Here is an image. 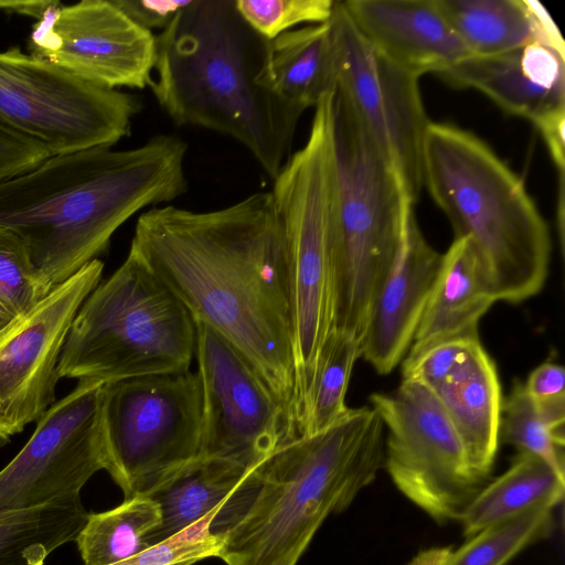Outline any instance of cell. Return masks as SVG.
Segmentation results:
<instances>
[{"label": "cell", "instance_id": "12", "mask_svg": "<svg viewBox=\"0 0 565 565\" xmlns=\"http://www.w3.org/2000/svg\"><path fill=\"white\" fill-rule=\"evenodd\" d=\"M331 22L338 53L334 90L392 162L415 204L424 188V145L430 122L419 90V76L372 46L341 1H335Z\"/></svg>", "mask_w": 565, "mask_h": 565}, {"label": "cell", "instance_id": "39", "mask_svg": "<svg viewBox=\"0 0 565 565\" xmlns=\"http://www.w3.org/2000/svg\"><path fill=\"white\" fill-rule=\"evenodd\" d=\"M58 1L0 0V11L18 13L41 20L47 10Z\"/></svg>", "mask_w": 565, "mask_h": 565}, {"label": "cell", "instance_id": "4", "mask_svg": "<svg viewBox=\"0 0 565 565\" xmlns=\"http://www.w3.org/2000/svg\"><path fill=\"white\" fill-rule=\"evenodd\" d=\"M267 42L234 0H191L156 35L149 87L175 125L234 139L274 179L290 157L302 114L258 83Z\"/></svg>", "mask_w": 565, "mask_h": 565}, {"label": "cell", "instance_id": "35", "mask_svg": "<svg viewBox=\"0 0 565 565\" xmlns=\"http://www.w3.org/2000/svg\"><path fill=\"white\" fill-rule=\"evenodd\" d=\"M525 393L539 415L550 425L565 427V371L554 362L536 366L523 383Z\"/></svg>", "mask_w": 565, "mask_h": 565}, {"label": "cell", "instance_id": "19", "mask_svg": "<svg viewBox=\"0 0 565 565\" xmlns=\"http://www.w3.org/2000/svg\"><path fill=\"white\" fill-rule=\"evenodd\" d=\"M438 76L477 89L532 122L565 108V55L537 42L495 55H470Z\"/></svg>", "mask_w": 565, "mask_h": 565}, {"label": "cell", "instance_id": "1", "mask_svg": "<svg viewBox=\"0 0 565 565\" xmlns=\"http://www.w3.org/2000/svg\"><path fill=\"white\" fill-rule=\"evenodd\" d=\"M129 252L195 322L253 363L295 429L291 275L271 192H255L212 211L150 207L137 220Z\"/></svg>", "mask_w": 565, "mask_h": 565}, {"label": "cell", "instance_id": "40", "mask_svg": "<svg viewBox=\"0 0 565 565\" xmlns=\"http://www.w3.org/2000/svg\"><path fill=\"white\" fill-rule=\"evenodd\" d=\"M451 550L448 546H436L416 554L406 565H445Z\"/></svg>", "mask_w": 565, "mask_h": 565}, {"label": "cell", "instance_id": "20", "mask_svg": "<svg viewBox=\"0 0 565 565\" xmlns=\"http://www.w3.org/2000/svg\"><path fill=\"white\" fill-rule=\"evenodd\" d=\"M430 390L458 431L470 468L489 480L500 439L503 398L497 367L480 340Z\"/></svg>", "mask_w": 565, "mask_h": 565}, {"label": "cell", "instance_id": "17", "mask_svg": "<svg viewBox=\"0 0 565 565\" xmlns=\"http://www.w3.org/2000/svg\"><path fill=\"white\" fill-rule=\"evenodd\" d=\"M440 262L441 254L426 241L413 215L376 292L360 348V358L379 374L391 373L406 355Z\"/></svg>", "mask_w": 565, "mask_h": 565}, {"label": "cell", "instance_id": "5", "mask_svg": "<svg viewBox=\"0 0 565 565\" xmlns=\"http://www.w3.org/2000/svg\"><path fill=\"white\" fill-rule=\"evenodd\" d=\"M424 186L469 239L497 301L539 294L552 252L548 226L520 178L483 140L448 124L429 122Z\"/></svg>", "mask_w": 565, "mask_h": 565}, {"label": "cell", "instance_id": "29", "mask_svg": "<svg viewBox=\"0 0 565 565\" xmlns=\"http://www.w3.org/2000/svg\"><path fill=\"white\" fill-rule=\"evenodd\" d=\"M552 509L535 508L489 525L468 537L445 565H505L529 545L548 537Z\"/></svg>", "mask_w": 565, "mask_h": 565}, {"label": "cell", "instance_id": "22", "mask_svg": "<svg viewBox=\"0 0 565 565\" xmlns=\"http://www.w3.org/2000/svg\"><path fill=\"white\" fill-rule=\"evenodd\" d=\"M337 42L331 18L285 32L267 42L259 85L286 106L316 107L335 89Z\"/></svg>", "mask_w": 565, "mask_h": 565}, {"label": "cell", "instance_id": "16", "mask_svg": "<svg viewBox=\"0 0 565 565\" xmlns=\"http://www.w3.org/2000/svg\"><path fill=\"white\" fill-rule=\"evenodd\" d=\"M30 54L95 85L149 87L156 35L132 21L113 0H84L50 8L34 25Z\"/></svg>", "mask_w": 565, "mask_h": 565}, {"label": "cell", "instance_id": "27", "mask_svg": "<svg viewBox=\"0 0 565 565\" xmlns=\"http://www.w3.org/2000/svg\"><path fill=\"white\" fill-rule=\"evenodd\" d=\"M161 524L158 503L149 495L125 499L118 507L87 519L76 536L84 565H113L154 545Z\"/></svg>", "mask_w": 565, "mask_h": 565}, {"label": "cell", "instance_id": "10", "mask_svg": "<svg viewBox=\"0 0 565 565\" xmlns=\"http://www.w3.org/2000/svg\"><path fill=\"white\" fill-rule=\"evenodd\" d=\"M141 107L135 95L95 85L20 46L0 52V127L50 156L113 147L130 135Z\"/></svg>", "mask_w": 565, "mask_h": 565}, {"label": "cell", "instance_id": "34", "mask_svg": "<svg viewBox=\"0 0 565 565\" xmlns=\"http://www.w3.org/2000/svg\"><path fill=\"white\" fill-rule=\"evenodd\" d=\"M478 340V334L457 337L434 344L415 355H405L402 380L434 388L456 367L467 350Z\"/></svg>", "mask_w": 565, "mask_h": 565}, {"label": "cell", "instance_id": "8", "mask_svg": "<svg viewBox=\"0 0 565 565\" xmlns=\"http://www.w3.org/2000/svg\"><path fill=\"white\" fill-rule=\"evenodd\" d=\"M294 306L295 426L333 326L331 231L335 201L333 92L315 107L308 139L273 179Z\"/></svg>", "mask_w": 565, "mask_h": 565}, {"label": "cell", "instance_id": "32", "mask_svg": "<svg viewBox=\"0 0 565 565\" xmlns=\"http://www.w3.org/2000/svg\"><path fill=\"white\" fill-rule=\"evenodd\" d=\"M245 23L266 41L297 29L330 20L333 0H234Z\"/></svg>", "mask_w": 565, "mask_h": 565}, {"label": "cell", "instance_id": "18", "mask_svg": "<svg viewBox=\"0 0 565 565\" xmlns=\"http://www.w3.org/2000/svg\"><path fill=\"white\" fill-rule=\"evenodd\" d=\"M341 4L372 46L419 77L438 75L470 56L436 0H347Z\"/></svg>", "mask_w": 565, "mask_h": 565}, {"label": "cell", "instance_id": "24", "mask_svg": "<svg viewBox=\"0 0 565 565\" xmlns=\"http://www.w3.org/2000/svg\"><path fill=\"white\" fill-rule=\"evenodd\" d=\"M565 479L545 461L519 452L510 468L488 481L463 511L459 522L470 537L484 527L535 508L554 509L564 499Z\"/></svg>", "mask_w": 565, "mask_h": 565}, {"label": "cell", "instance_id": "15", "mask_svg": "<svg viewBox=\"0 0 565 565\" xmlns=\"http://www.w3.org/2000/svg\"><path fill=\"white\" fill-rule=\"evenodd\" d=\"M103 269L98 258L87 263L0 333V446L56 402L64 342L83 301L100 282Z\"/></svg>", "mask_w": 565, "mask_h": 565}, {"label": "cell", "instance_id": "38", "mask_svg": "<svg viewBox=\"0 0 565 565\" xmlns=\"http://www.w3.org/2000/svg\"><path fill=\"white\" fill-rule=\"evenodd\" d=\"M534 126L542 135L547 150L558 172V181H564L565 174V108L548 113L536 119Z\"/></svg>", "mask_w": 565, "mask_h": 565}, {"label": "cell", "instance_id": "37", "mask_svg": "<svg viewBox=\"0 0 565 565\" xmlns=\"http://www.w3.org/2000/svg\"><path fill=\"white\" fill-rule=\"evenodd\" d=\"M132 21L152 32L167 29L191 0H113Z\"/></svg>", "mask_w": 565, "mask_h": 565}, {"label": "cell", "instance_id": "11", "mask_svg": "<svg viewBox=\"0 0 565 565\" xmlns=\"http://www.w3.org/2000/svg\"><path fill=\"white\" fill-rule=\"evenodd\" d=\"M370 401L386 430L384 466L396 488L435 522L459 521L489 480L470 468L433 390L402 380L394 392L374 393Z\"/></svg>", "mask_w": 565, "mask_h": 565}, {"label": "cell", "instance_id": "36", "mask_svg": "<svg viewBox=\"0 0 565 565\" xmlns=\"http://www.w3.org/2000/svg\"><path fill=\"white\" fill-rule=\"evenodd\" d=\"M49 157L42 145L0 127V182L30 171Z\"/></svg>", "mask_w": 565, "mask_h": 565}, {"label": "cell", "instance_id": "26", "mask_svg": "<svg viewBox=\"0 0 565 565\" xmlns=\"http://www.w3.org/2000/svg\"><path fill=\"white\" fill-rule=\"evenodd\" d=\"M86 519L81 500L0 512V565H44L52 552L75 542Z\"/></svg>", "mask_w": 565, "mask_h": 565}, {"label": "cell", "instance_id": "2", "mask_svg": "<svg viewBox=\"0 0 565 565\" xmlns=\"http://www.w3.org/2000/svg\"><path fill=\"white\" fill-rule=\"evenodd\" d=\"M188 145L157 135L139 147H94L51 156L0 182V226L25 243L53 289L96 259L132 215L188 190Z\"/></svg>", "mask_w": 565, "mask_h": 565}, {"label": "cell", "instance_id": "3", "mask_svg": "<svg viewBox=\"0 0 565 565\" xmlns=\"http://www.w3.org/2000/svg\"><path fill=\"white\" fill-rule=\"evenodd\" d=\"M384 426L371 406L284 441L212 524L226 565H297L324 520L347 510L384 466Z\"/></svg>", "mask_w": 565, "mask_h": 565}, {"label": "cell", "instance_id": "21", "mask_svg": "<svg viewBox=\"0 0 565 565\" xmlns=\"http://www.w3.org/2000/svg\"><path fill=\"white\" fill-rule=\"evenodd\" d=\"M469 239L455 237L445 254L406 355L441 341L478 334L482 316L495 302Z\"/></svg>", "mask_w": 565, "mask_h": 565}, {"label": "cell", "instance_id": "9", "mask_svg": "<svg viewBox=\"0 0 565 565\" xmlns=\"http://www.w3.org/2000/svg\"><path fill=\"white\" fill-rule=\"evenodd\" d=\"M202 418L198 371L137 376L103 385L105 470L125 499L148 495L201 457Z\"/></svg>", "mask_w": 565, "mask_h": 565}, {"label": "cell", "instance_id": "30", "mask_svg": "<svg viewBox=\"0 0 565 565\" xmlns=\"http://www.w3.org/2000/svg\"><path fill=\"white\" fill-rule=\"evenodd\" d=\"M51 290L22 238L0 226V333L26 316Z\"/></svg>", "mask_w": 565, "mask_h": 565}, {"label": "cell", "instance_id": "28", "mask_svg": "<svg viewBox=\"0 0 565 565\" xmlns=\"http://www.w3.org/2000/svg\"><path fill=\"white\" fill-rule=\"evenodd\" d=\"M361 344L333 329L319 353L313 376L296 427L297 435L320 431L349 412L345 395Z\"/></svg>", "mask_w": 565, "mask_h": 565}, {"label": "cell", "instance_id": "14", "mask_svg": "<svg viewBox=\"0 0 565 565\" xmlns=\"http://www.w3.org/2000/svg\"><path fill=\"white\" fill-rule=\"evenodd\" d=\"M103 385L78 382L36 422L30 439L0 470V512L81 500L86 482L105 470Z\"/></svg>", "mask_w": 565, "mask_h": 565}, {"label": "cell", "instance_id": "13", "mask_svg": "<svg viewBox=\"0 0 565 565\" xmlns=\"http://www.w3.org/2000/svg\"><path fill=\"white\" fill-rule=\"evenodd\" d=\"M195 324L203 396L201 456L253 471L296 436L288 412L237 348L207 326Z\"/></svg>", "mask_w": 565, "mask_h": 565}, {"label": "cell", "instance_id": "33", "mask_svg": "<svg viewBox=\"0 0 565 565\" xmlns=\"http://www.w3.org/2000/svg\"><path fill=\"white\" fill-rule=\"evenodd\" d=\"M217 511L212 512L171 537L113 565H193L217 557L222 536L211 525Z\"/></svg>", "mask_w": 565, "mask_h": 565}, {"label": "cell", "instance_id": "23", "mask_svg": "<svg viewBox=\"0 0 565 565\" xmlns=\"http://www.w3.org/2000/svg\"><path fill=\"white\" fill-rule=\"evenodd\" d=\"M250 472L232 461L202 456L184 466L148 494L161 512L153 543L220 512L244 488Z\"/></svg>", "mask_w": 565, "mask_h": 565}, {"label": "cell", "instance_id": "7", "mask_svg": "<svg viewBox=\"0 0 565 565\" xmlns=\"http://www.w3.org/2000/svg\"><path fill=\"white\" fill-rule=\"evenodd\" d=\"M196 324L131 252L79 307L58 361L60 377L107 384L190 370Z\"/></svg>", "mask_w": 565, "mask_h": 565}, {"label": "cell", "instance_id": "25", "mask_svg": "<svg viewBox=\"0 0 565 565\" xmlns=\"http://www.w3.org/2000/svg\"><path fill=\"white\" fill-rule=\"evenodd\" d=\"M436 3L470 55H495L532 42L541 43L533 0H436Z\"/></svg>", "mask_w": 565, "mask_h": 565}, {"label": "cell", "instance_id": "31", "mask_svg": "<svg viewBox=\"0 0 565 565\" xmlns=\"http://www.w3.org/2000/svg\"><path fill=\"white\" fill-rule=\"evenodd\" d=\"M500 437L519 452L539 457L565 479V428L554 427L539 415L521 382H515L503 399Z\"/></svg>", "mask_w": 565, "mask_h": 565}, {"label": "cell", "instance_id": "6", "mask_svg": "<svg viewBox=\"0 0 565 565\" xmlns=\"http://www.w3.org/2000/svg\"><path fill=\"white\" fill-rule=\"evenodd\" d=\"M333 326L360 344L376 292L405 239L414 202L355 113L333 94Z\"/></svg>", "mask_w": 565, "mask_h": 565}]
</instances>
